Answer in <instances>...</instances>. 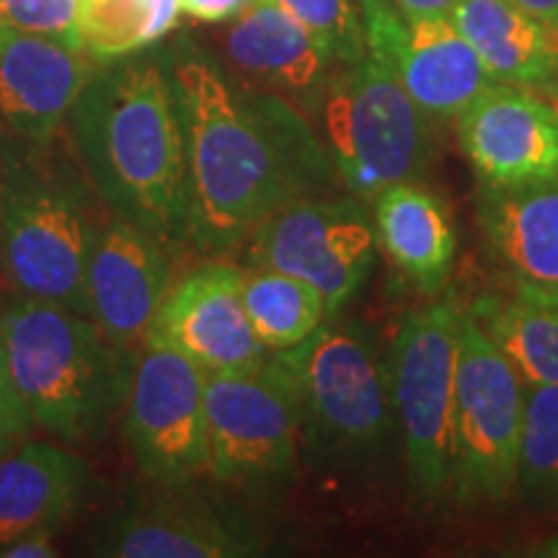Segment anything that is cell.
<instances>
[{"instance_id": "obj_9", "label": "cell", "mask_w": 558, "mask_h": 558, "mask_svg": "<svg viewBox=\"0 0 558 558\" xmlns=\"http://www.w3.org/2000/svg\"><path fill=\"white\" fill-rule=\"evenodd\" d=\"M209 476L269 486L292 476L303 445V409L288 367L269 354L254 373L207 375Z\"/></svg>"}, {"instance_id": "obj_6", "label": "cell", "mask_w": 558, "mask_h": 558, "mask_svg": "<svg viewBox=\"0 0 558 558\" xmlns=\"http://www.w3.org/2000/svg\"><path fill=\"white\" fill-rule=\"evenodd\" d=\"M463 305L437 300L409 313L390 352V401L399 424L409 486L439 507L456 492V369Z\"/></svg>"}, {"instance_id": "obj_35", "label": "cell", "mask_w": 558, "mask_h": 558, "mask_svg": "<svg viewBox=\"0 0 558 558\" xmlns=\"http://www.w3.org/2000/svg\"><path fill=\"white\" fill-rule=\"evenodd\" d=\"M0 190H3V145H0Z\"/></svg>"}, {"instance_id": "obj_23", "label": "cell", "mask_w": 558, "mask_h": 558, "mask_svg": "<svg viewBox=\"0 0 558 558\" xmlns=\"http://www.w3.org/2000/svg\"><path fill=\"white\" fill-rule=\"evenodd\" d=\"M525 383L558 386V300L522 290L484 292L465 305Z\"/></svg>"}, {"instance_id": "obj_3", "label": "cell", "mask_w": 558, "mask_h": 558, "mask_svg": "<svg viewBox=\"0 0 558 558\" xmlns=\"http://www.w3.org/2000/svg\"><path fill=\"white\" fill-rule=\"evenodd\" d=\"M109 218L68 128L3 148L0 271L13 292L86 316L88 259Z\"/></svg>"}, {"instance_id": "obj_2", "label": "cell", "mask_w": 558, "mask_h": 558, "mask_svg": "<svg viewBox=\"0 0 558 558\" xmlns=\"http://www.w3.org/2000/svg\"><path fill=\"white\" fill-rule=\"evenodd\" d=\"M68 132L114 218L148 230L173 254L190 246L184 124L166 47L99 62Z\"/></svg>"}, {"instance_id": "obj_16", "label": "cell", "mask_w": 558, "mask_h": 558, "mask_svg": "<svg viewBox=\"0 0 558 558\" xmlns=\"http://www.w3.org/2000/svg\"><path fill=\"white\" fill-rule=\"evenodd\" d=\"M173 284V251L135 222L111 218L86 269V316L117 347L143 352Z\"/></svg>"}, {"instance_id": "obj_4", "label": "cell", "mask_w": 558, "mask_h": 558, "mask_svg": "<svg viewBox=\"0 0 558 558\" xmlns=\"http://www.w3.org/2000/svg\"><path fill=\"white\" fill-rule=\"evenodd\" d=\"M0 344L32 424L62 442L107 432L140 357L83 313L19 292L0 300Z\"/></svg>"}, {"instance_id": "obj_19", "label": "cell", "mask_w": 558, "mask_h": 558, "mask_svg": "<svg viewBox=\"0 0 558 558\" xmlns=\"http://www.w3.org/2000/svg\"><path fill=\"white\" fill-rule=\"evenodd\" d=\"M478 220L512 288L558 300V179L481 186Z\"/></svg>"}, {"instance_id": "obj_24", "label": "cell", "mask_w": 558, "mask_h": 558, "mask_svg": "<svg viewBox=\"0 0 558 558\" xmlns=\"http://www.w3.org/2000/svg\"><path fill=\"white\" fill-rule=\"evenodd\" d=\"M241 298L256 337L269 352L303 344L329 320L324 298L311 284L277 269H243Z\"/></svg>"}, {"instance_id": "obj_12", "label": "cell", "mask_w": 558, "mask_h": 558, "mask_svg": "<svg viewBox=\"0 0 558 558\" xmlns=\"http://www.w3.org/2000/svg\"><path fill=\"white\" fill-rule=\"evenodd\" d=\"M367 52L399 75L432 122L448 124L492 86L450 16H407L393 0H360Z\"/></svg>"}, {"instance_id": "obj_34", "label": "cell", "mask_w": 558, "mask_h": 558, "mask_svg": "<svg viewBox=\"0 0 558 558\" xmlns=\"http://www.w3.org/2000/svg\"><path fill=\"white\" fill-rule=\"evenodd\" d=\"M535 556H550V558H558V538L543 543V546L535 548Z\"/></svg>"}, {"instance_id": "obj_10", "label": "cell", "mask_w": 558, "mask_h": 558, "mask_svg": "<svg viewBox=\"0 0 558 558\" xmlns=\"http://www.w3.org/2000/svg\"><path fill=\"white\" fill-rule=\"evenodd\" d=\"M243 248L246 267L277 269L311 284L333 318L365 284L378 233L357 197H305L279 207Z\"/></svg>"}, {"instance_id": "obj_28", "label": "cell", "mask_w": 558, "mask_h": 558, "mask_svg": "<svg viewBox=\"0 0 558 558\" xmlns=\"http://www.w3.org/2000/svg\"><path fill=\"white\" fill-rule=\"evenodd\" d=\"M78 13L81 0H0L3 29L47 37L83 50Z\"/></svg>"}, {"instance_id": "obj_29", "label": "cell", "mask_w": 558, "mask_h": 558, "mask_svg": "<svg viewBox=\"0 0 558 558\" xmlns=\"http://www.w3.org/2000/svg\"><path fill=\"white\" fill-rule=\"evenodd\" d=\"M34 429L29 411L19 399V390L13 386L9 360H5L3 344H0V456L21 445V439L29 437Z\"/></svg>"}, {"instance_id": "obj_18", "label": "cell", "mask_w": 558, "mask_h": 558, "mask_svg": "<svg viewBox=\"0 0 558 558\" xmlns=\"http://www.w3.org/2000/svg\"><path fill=\"white\" fill-rule=\"evenodd\" d=\"M220 52L248 86L275 94L292 107L318 109L333 58L275 0H256L218 37Z\"/></svg>"}, {"instance_id": "obj_20", "label": "cell", "mask_w": 558, "mask_h": 558, "mask_svg": "<svg viewBox=\"0 0 558 558\" xmlns=\"http://www.w3.org/2000/svg\"><path fill=\"white\" fill-rule=\"evenodd\" d=\"M88 488V465L58 445L29 442L0 456V554L24 535L58 533Z\"/></svg>"}, {"instance_id": "obj_17", "label": "cell", "mask_w": 558, "mask_h": 558, "mask_svg": "<svg viewBox=\"0 0 558 558\" xmlns=\"http://www.w3.org/2000/svg\"><path fill=\"white\" fill-rule=\"evenodd\" d=\"M96 65L62 41L0 26V145H39L60 135Z\"/></svg>"}, {"instance_id": "obj_32", "label": "cell", "mask_w": 558, "mask_h": 558, "mask_svg": "<svg viewBox=\"0 0 558 558\" xmlns=\"http://www.w3.org/2000/svg\"><path fill=\"white\" fill-rule=\"evenodd\" d=\"M407 16H450L458 0H393Z\"/></svg>"}, {"instance_id": "obj_14", "label": "cell", "mask_w": 558, "mask_h": 558, "mask_svg": "<svg viewBox=\"0 0 558 558\" xmlns=\"http://www.w3.org/2000/svg\"><path fill=\"white\" fill-rule=\"evenodd\" d=\"M241 267L207 262L171 284L145 347H169L207 375L254 373L269 360L241 298Z\"/></svg>"}, {"instance_id": "obj_11", "label": "cell", "mask_w": 558, "mask_h": 558, "mask_svg": "<svg viewBox=\"0 0 558 558\" xmlns=\"http://www.w3.org/2000/svg\"><path fill=\"white\" fill-rule=\"evenodd\" d=\"M207 373L169 347H143L124 401V437L140 473L192 484L209 471Z\"/></svg>"}, {"instance_id": "obj_22", "label": "cell", "mask_w": 558, "mask_h": 558, "mask_svg": "<svg viewBox=\"0 0 558 558\" xmlns=\"http://www.w3.org/2000/svg\"><path fill=\"white\" fill-rule=\"evenodd\" d=\"M373 222L388 259L422 292H442L458 251L448 205L416 179L396 181L373 199Z\"/></svg>"}, {"instance_id": "obj_25", "label": "cell", "mask_w": 558, "mask_h": 558, "mask_svg": "<svg viewBox=\"0 0 558 558\" xmlns=\"http://www.w3.org/2000/svg\"><path fill=\"white\" fill-rule=\"evenodd\" d=\"M181 0H81L83 52L96 62L130 58L177 29Z\"/></svg>"}, {"instance_id": "obj_1", "label": "cell", "mask_w": 558, "mask_h": 558, "mask_svg": "<svg viewBox=\"0 0 558 558\" xmlns=\"http://www.w3.org/2000/svg\"><path fill=\"white\" fill-rule=\"evenodd\" d=\"M166 52L184 124L190 243L199 254L235 251L279 207L324 197L337 169L292 104L230 83L190 37Z\"/></svg>"}, {"instance_id": "obj_26", "label": "cell", "mask_w": 558, "mask_h": 558, "mask_svg": "<svg viewBox=\"0 0 558 558\" xmlns=\"http://www.w3.org/2000/svg\"><path fill=\"white\" fill-rule=\"evenodd\" d=\"M518 492L533 509H558V386L525 383Z\"/></svg>"}, {"instance_id": "obj_33", "label": "cell", "mask_w": 558, "mask_h": 558, "mask_svg": "<svg viewBox=\"0 0 558 558\" xmlns=\"http://www.w3.org/2000/svg\"><path fill=\"white\" fill-rule=\"evenodd\" d=\"M512 3L520 5L522 11L533 13L535 19H541L550 29L558 24V0H512Z\"/></svg>"}, {"instance_id": "obj_27", "label": "cell", "mask_w": 558, "mask_h": 558, "mask_svg": "<svg viewBox=\"0 0 558 558\" xmlns=\"http://www.w3.org/2000/svg\"><path fill=\"white\" fill-rule=\"evenodd\" d=\"M320 41L337 65H354L367 54L360 0H275Z\"/></svg>"}, {"instance_id": "obj_30", "label": "cell", "mask_w": 558, "mask_h": 558, "mask_svg": "<svg viewBox=\"0 0 558 558\" xmlns=\"http://www.w3.org/2000/svg\"><path fill=\"white\" fill-rule=\"evenodd\" d=\"M254 3L256 0H181V13L202 24H226Z\"/></svg>"}, {"instance_id": "obj_21", "label": "cell", "mask_w": 558, "mask_h": 558, "mask_svg": "<svg viewBox=\"0 0 558 558\" xmlns=\"http://www.w3.org/2000/svg\"><path fill=\"white\" fill-rule=\"evenodd\" d=\"M452 24L494 83L558 96V37L512 0H458Z\"/></svg>"}, {"instance_id": "obj_5", "label": "cell", "mask_w": 558, "mask_h": 558, "mask_svg": "<svg viewBox=\"0 0 558 558\" xmlns=\"http://www.w3.org/2000/svg\"><path fill=\"white\" fill-rule=\"evenodd\" d=\"M318 111L326 153L357 199L373 202L396 181L418 179L435 156V122L369 52L331 73Z\"/></svg>"}, {"instance_id": "obj_15", "label": "cell", "mask_w": 558, "mask_h": 558, "mask_svg": "<svg viewBox=\"0 0 558 558\" xmlns=\"http://www.w3.org/2000/svg\"><path fill=\"white\" fill-rule=\"evenodd\" d=\"M456 128L481 186L558 179V104L538 90L492 83Z\"/></svg>"}, {"instance_id": "obj_13", "label": "cell", "mask_w": 558, "mask_h": 558, "mask_svg": "<svg viewBox=\"0 0 558 558\" xmlns=\"http://www.w3.org/2000/svg\"><path fill=\"white\" fill-rule=\"evenodd\" d=\"M94 556L109 558H239L262 554V543L222 518L190 484L132 486L120 507L90 535Z\"/></svg>"}, {"instance_id": "obj_7", "label": "cell", "mask_w": 558, "mask_h": 558, "mask_svg": "<svg viewBox=\"0 0 558 558\" xmlns=\"http://www.w3.org/2000/svg\"><path fill=\"white\" fill-rule=\"evenodd\" d=\"M303 409V442L331 456H369L390 435V373L375 341L354 324L331 320L288 352Z\"/></svg>"}, {"instance_id": "obj_36", "label": "cell", "mask_w": 558, "mask_h": 558, "mask_svg": "<svg viewBox=\"0 0 558 558\" xmlns=\"http://www.w3.org/2000/svg\"><path fill=\"white\" fill-rule=\"evenodd\" d=\"M554 32H556V37H558V24H556V26H554Z\"/></svg>"}, {"instance_id": "obj_31", "label": "cell", "mask_w": 558, "mask_h": 558, "mask_svg": "<svg viewBox=\"0 0 558 558\" xmlns=\"http://www.w3.org/2000/svg\"><path fill=\"white\" fill-rule=\"evenodd\" d=\"M52 535L54 533H47V530H41V533L24 535V538L13 541L11 546L0 554V558H52V556H58V550H54V543H52Z\"/></svg>"}, {"instance_id": "obj_8", "label": "cell", "mask_w": 558, "mask_h": 558, "mask_svg": "<svg viewBox=\"0 0 558 558\" xmlns=\"http://www.w3.org/2000/svg\"><path fill=\"white\" fill-rule=\"evenodd\" d=\"M525 380L463 308L456 369V492L460 505L505 501L518 488Z\"/></svg>"}]
</instances>
